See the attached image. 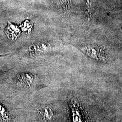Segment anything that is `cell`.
Segmentation results:
<instances>
[{"label":"cell","instance_id":"cell-6","mask_svg":"<svg viewBox=\"0 0 122 122\" xmlns=\"http://www.w3.org/2000/svg\"><path fill=\"white\" fill-rule=\"evenodd\" d=\"M0 119L4 122H10L11 120L10 114L4 107L0 103Z\"/></svg>","mask_w":122,"mask_h":122},{"label":"cell","instance_id":"cell-3","mask_svg":"<svg viewBox=\"0 0 122 122\" xmlns=\"http://www.w3.org/2000/svg\"><path fill=\"white\" fill-rule=\"evenodd\" d=\"M42 122H52L53 118V112L52 108L48 106H44L39 111Z\"/></svg>","mask_w":122,"mask_h":122},{"label":"cell","instance_id":"cell-5","mask_svg":"<svg viewBox=\"0 0 122 122\" xmlns=\"http://www.w3.org/2000/svg\"><path fill=\"white\" fill-rule=\"evenodd\" d=\"M34 76L30 74H24L18 76V82L24 86H30L34 81Z\"/></svg>","mask_w":122,"mask_h":122},{"label":"cell","instance_id":"cell-8","mask_svg":"<svg viewBox=\"0 0 122 122\" xmlns=\"http://www.w3.org/2000/svg\"><path fill=\"white\" fill-rule=\"evenodd\" d=\"M85 14H86V16L88 19H90L91 15V7L90 4L86 5V6L85 9Z\"/></svg>","mask_w":122,"mask_h":122},{"label":"cell","instance_id":"cell-4","mask_svg":"<svg viewBox=\"0 0 122 122\" xmlns=\"http://www.w3.org/2000/svg\"><path fill=\"white\" fill-rule=\"evenodd\" d=\"M6 35L10 39H16L20 34V30L19 27L8 22V25L6 26L5 30Z\"/></svg>","mask_w":122,"mask_h":122},{"label":"cell","instance_id":"cell-2","mask_svg":"<svg viewBox=\"0 0 122 122\" xmlns=\"http://www.w3.org/2000/svg\"><path fill=\"white\" fill-rule=\"evenodd\" d=\"M84 50L88 55L92 58L97 59L98 60H105L106 59V55L103 51L100 50L101 48L98 47L94 46H88L85 47Z\"/></svg>","mask_w":122,"mask_h":122},{"label":"cell","instance_id":"cell-7","mask_svg":"<svg viewBox=\"0 0 122 122\" xmlns=\"http://www.w3.org/2000/svg\"><path fill=\"white\" fill-rule=\"evenodd\" d=\"M32 24L28 20H26L25 22L22 26V30L24 31H28L29 32L30 31L32 28Z\"/></svg>","mask_w":122,"mask_h":122},{"label":"cell","instance_id":"cell-1","mask_svg":"<svg viewBox=\"0 0 122 122\" xmlns=\"http://www.w3.org/2000/svg\"><path fill=\"white\" fill-rule=\"evenodd\" d=\"M71 105V117L72 122H86V120L84 119L85 118L83 115V112H81L78 104L75 100H72Z\"/></svg>","mask_w":122,"mask_h":122}]
</instances>
